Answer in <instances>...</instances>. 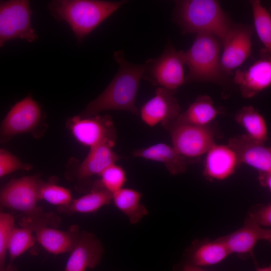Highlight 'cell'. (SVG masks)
<instances>
[{
    "instance_id": "obj_32",
    "label": "cell",
    "mask_w": 271,
    "mask_h": 271,
    "mask_svg": "<svg viewBox=\"0 0 271 271\" xmlns=\"http://www.w3.org/2000/svg\"><path fill=\"white\" fill-rule=\"evenodd\" d=\"M248 217L262 227L270 226V203L261 204L254 206L249 210Z\"/></svg>"
},
{
    "instance_id": "obj_12",
    "label": "cell",
    "mask_w": 271,
    "mask_h": 271,
    "mask_svg": "<svg viewBox=\"0 0 271 271\" xmlns=\"http://www.w3.org/2000/svg\"><path fill=\"white\" fill-rule=\"evenodd\" d=\"M270 53L263 48L259 59L249 67L234 71L232 81L238 87L243 98H252L270 87Z\"/></svg>"
},
{
    "instance_id": "obj_11",
    "label": "cell",
    "mask_w": 271,
    "mask_h": 271,
    "mask_svg": "<svg viewBox=\"0 0 271 271\" xmlns=\"http://www.w3.org/2000/svg\"><path fill=\"white\" fill-rule=\"evenodd\" d=\"M41 116L40 106L28 95L13 106L6 115L0 126V140L6 142L33 130L40 122Z\"/></svg>"
},
{
    "instance_id": "obj_23",
    "label": "cell",
    "mask_w": 271,
    "mask_h": 271,
    "mask_svg": "<svg viewBox=\"0 0 271 271\" xmlns=\"http://www.w3.org/2000/svg\"><path fill=\"white\" fill-rule=\"evenodd\" d=\"M112 194L96 181L90 192L77 199H73L67 206L58 207L61 213H90L96 212L112 201Z\"/></svg>"
},
{
    "instance_id": "obj_22",
    "label": "cell",
    "mask_w": 271,
    "mask_h": 271,
    "mask_svg": "<svg viewBox=\"0 0 271 271\" xmlns=\"http://www.w3.org/2000/svg\"><path fill=\"white\" fill-rule=\"evenodd\" d=\"M222 110L216 107L208 95H199L188 108L181 113L174 121L197 126H207L220 114Z\"/></svg>"
},
{
    "instance_id": "obj_16",
    "label": "cell",
    "mask_w": 271,
    "mask_h": 271,
    "mask_svg": "<svg viewBox=\"0 0 271 271\" xmlns=\"http://www.w3.org/2000/svg\"><path fill=\"white\" fill-rule=\"evenodd\" d=\"M64 271H86L100 262L104 253L103 245L91 232L81 231L79 239L70 252Z\"/></svg>"
},
{
    "instance_id": "obj_25",
    "label": "cell",
    "mask_w": 271,
    "mask_h": 271,
    "mask_svg": "<svg viewBox=\"0 0 271 271\" xmlns=\"http://www.w3.org/2000/svg\"><path fill=\"white\" fill-rule=\"evenodd\" d=\"M235 120L250 139L263 143L267 140L268 127L265 119L253 106L241 107L236 112Z\"/></svg>"
},
{
    "instance_id": "obj_7",
    "label": "cell",
    "mask_w": 271,
    "mask_h": 271,
    "mask_svg": "<svg viewBox=\"0 0 271 271\" xmlns=\"http://www.w3.org/2000/svg\"><path fill=\"white\" fill-rule=\"evenodd\" d=\"M32 14L29 1L0 2V48L13 39L33 42L38 39L32 27Z\"/></svg>"
},
{
    "instance_id": "obj_19",
    "label": "cell",
    "mask_w": 271,
    "mask_h": 271,
    "mask_svg": "<svg viewBox=\"0 0 271 271\" xmlns=\"http://www.w3.org/2000/svg\"><path fill=\"white\" fill-rule=\"evenodd\" d=\"M132 156L163 163L172 175L185 173L188 159L181 155L172 146L163 143L135 150Z\"/></svg>"
},
{
    "instance_id": "obj_5",
    "label": "cell",
    "mask_w": 271,
    "mask_h": 271,
    "mask_svg": "<svg viewBox=\"0 0 271 271\" xmlns=\"http://www.w3.org/2000/svg\"><path fill=\"white\" fill-rule=\"evenodd\" d=\"M222 41L207 34H197L194 43L184 52L188 72L185 83L209 82L224 86L230 83V78L223 71L221 62Z\"/></svg>"
},
{
    "instance_id": "obj_13",
    "label": "cell",
    "mask_w": 271,
    "mask_h": 271,
    "mask_svg": "<svg viewBox=\"0 0 271 271\" xmlns=\"http://www.w3.org/2000/svg\"><path fill=\"white\" fill-rule=\"evenodd\" d=\"M176 92L158 87L155 95L141 108L143 121L151 127L159 123L167 128L181 113L180 106L175 97Z\"/></svg>"
},
{
    "instance_id": "obj_3",
    "label": "cell",
    "mask_w": 271,
    "mask_h": 271,
    "mask_svg": "<svg viewBox=\"0 0 271 271\" xmlns=\"http://www.w3.org/2000/svg\"><path fill=\"white\" fill-rule=\"evenodd\" d=\"M175 12L176 21L183 33L209 34L222 42L234 23L214 0L177 1Z\"/></svg>"
},
{
    "instance_id": "obj_35",
    "label": "cell",
    "mask_w": 271,
    "mask_h": 271,
    "mask_svg": "<svg viewBox=\"0 0 271 271\" xmlns=\"http://www.w3.org/2000/svg\"><path fill=\"white\" fill-rule=\"evenodd\" d=\"M255 271H271V265H269L268 266L263 267L256 266Z\"/></svg>"
},
{
    "instance_id": "obj_34",
    "label": "cell",
    "mask_w": 271,
    "mask_h": 271,
    "mask_svg": "<svg viewBox=\"0 0 271 271\" xmlns=\"http://www.w3.org/2000/svg\"><path fill=\"white\" fill-rule=\"evenodd\" d=\"M180 271H207L202 267L195 265L186 260L181 265Z\"/></svg>"
},
{
    "instance_id": "obj_33",
    "label": "cell",
    "mask_w": 271,
    "mask_h": 271,
    "mask_svg": "<svg viewBox=\"0 0 271 271\" xmlns=\"http://www.w3.org/2000/svg\"><path fill=\"white\" fill-rule=\"evenodd\" d=\"M258 180L260 185L268 190L271 189V173L258 172Z\"/></svg>"
},
{
    "instance_id": "obj_29",
    "label": "cell",
    "mask_w": 271,
    "mask_h": 271,
    "mask_svg": "<svg viewBox=\"0 0 271 271\" xmlns=\"http://www.w3.org/2000/svg\"><path fill=\"white\" fill-rule=\"evenodd\" d=\"M98 182L112 194L123 188L127 178L124 170L121 166L113 164L99 175Z\"/></svg>"
},
{
    "instance_id": "obj_10",
    "label": "cell",
    "mask_w": 271,
    "mask_h": 271,
    "mask_svg": "<svg viewBox=\"0 0 271 271\" xmlns=\"http://www.w3.org/2000/svg\"><path fill=\"white\" fill-rule=\"evenodd\" d=\"M253 29L251 26L233 23L222 41L220 62L224 72L229 76L249 57Z\"/></svg>"
},
{
    "instance_id": "obj_31",
    "label": "cell",
    "mask_w": 271,
    "mask_h": 271,
    "mask_svg": "<svg viewBox=\"0 0 271 271\" xmlns=\"http://www.w3.org/2000/svg\"><path fill=\"white\" fill-rule=\"evenodd\" d=\"M31 165L24 163L10 152L0 149V178L18 170H30Z\"/></svg>"
},
{
    "instance_id": "obj_6",
    "label": "cell",
    "mask_w": 271,
    "mask_h": 271,
    "mask_svg": "<svg viewBox=\"0 0 271 271\" xmlns=\"http://www.w3.org/2000/svg\"><path fill=\"white\" fill-rule=\"evenodd\" d=\"M184 52L168 45L159 57L146 62L143 78L158 87L176 92L185 83Z\"/></svg>"
},
{
    "instance_id": "obj_20",
    "label": "cell",
    "mask_w": 271,
    "mask_h": 271,
    "mask_svg": "<svg viewBox=\"0 0 271 271\" xmlns=\"http://www.w3.org/2000/svg\"><path fill=\"white\" fill-rule=\"evenodd\" d=\"M231 254L221 237L215 240H197L187 252V261L198 266L216 264Z\"/></svg>"
},
{
    "instance_id": "obj_18",
    "label": "cell",
    "mask_w": 271,
    "mask_h": 271,
    "mask_svg": "<svg viewBox=\"0 0 271 271\" xmlns=\"http://www.w3.org/2000/svg\"><path fill=\"white\" fill-rule=\"evenodd\" d=\"M228 145L236 153L240 164H246L258 172L271 173V149L265 143L244 134L230 139Z\"/></svg>"
},
{
    "instance_id": "obj_8",
    "label": "cell",
    "mask_w": 271,
    "mask_h": 271,
    "mask_svg": "<svg viewBox=\"0 0 271 271\" xmlns=\"http://www.w3.org/2000/svg\"><path fill=\"white\" fill-rule=\"evenodd\" d=\"M167 129L173 148L188 160L205 155L216 143L215 133L210 125L197 126L174 122Z\"/></svg>"
},
{
    "instance_id": "obj_2",
    "label": "cell",
    "mask_w": 271,
    "mask_h": 271,
    "mask_svg": "<svg viewBox=\"0 0 271 271\" xmlns=\"http://www.w3.org/2000/svg\"><path fill=\"white\" fill-rule=\"evenodd\" d=\"M41 180L38 176L13 179L0 188V210L4 208L21 212L20 224L31 223L57 228L61 219L55 213L45 211L38 205Z\"/></svg>"
},
{
    "instance_id": "obj_14",
    "label": "cell",
    "mask_w": 271,
    "mask_h": 271,
    "mask_svg": "<svg viewBox=\"0 0 271 271\" xmlns=\"http://www.w3.org/2000/svg\"><path fill=\"white\" fill-rule=\"evenodd\" d=\"M20 225L31 228L36 240L48 252L54 254L71 252L76 244L81 232L77 225L71 226L67 231L36 224Z\"/></svg>"
},
{
    "instance_id": "obj_17",
    "label": "cell",
    "mask_w": 271,
    "mask_h": 271,
    "mask_svg": "<svg viewBox=\"0 0 271 271\" xmlns=\"http://www.w3.org/2000/svg\"><path fill=\"white\" fill-rule=\"evenodd\" d=\"M220 237L231 254L246 256L253 255V249L258 241H270L271 230L259 226L247 216L241 228Z\"/></svg>"
},
{
    "instance_id": "obj_9",
    "label": "cell",
    "mask_w": 271,
    "mask_h": 271,
    "mask_svg": "<svg viewBox=\"0 0 271 271\" xmlns=\"http://www.w3.org/2000/svg\"><path fill=\"white\" fill-rule=\"evenodd\" d=\"M67 126L79 143L90 148L101 144L111 147L115 145L116 130L109 115L84 118L76 115L68 120Z\"/></svg>"
},
{
    "instance_id": "obj_4",
    "label": "cell",
    "mask_w": 271,
    "mask_h": 271,
    "mask_svg": "<svg viewBox=\"0 0 271 271\" xmlns=\"http://www.w3.org/2000/svg\"><path fill=\"white\" fill-rule=\"evenodd\" d=\"M125 3L126 1L59 0L50 3L49 8L56 18L69 25L80 43Z\"/></svg>"
},
{
    "instance_id": "obj_26",
    "label": "cell",
    "mask_w": 271,
    "mask_h": 271,
    "mask_svg": "<svg viewBox=\"0 0 271 271\" xmlns=\"http://www.w3.org/2000/svg\"><path fill=\"white\" fill-rule=\"evenodd\" d=\"M14 226L9 236L7 252L10 256V263L7 267V271H14V269L12 267L14 261L32 247L36 240L31 228L25 226Z\"/></svg>"
},
{
    "instance_id": "obj_28",
    "label": "cell",
    "mask_w": 271,
    "mask_h": 271,
    "mask_svg": "<svg viewBox=\"0 0 271 271\" xmlns=\"http://www.w3.org/2000/svg\"><path fill=\"white\" fill-rule=\"evenodd\" d=\"M38 199L58 207L68 206L73 200L71 191L57 185L54 181H41L38 190Z\"/></svg>"
},
{
    "instance_id": "obj_21",
    "label": "cell",
    "mask_w": 271,
    "mask_h": 271,
    "mask_svg": "<svg viewBox=\"0 0 271 271\" xmlns=\"http://www.w3.org/2000/svg\"><path fill=\"white\" fill-rule=\"evenodd\" d=\"M106 144L90 148L86 157L80 164L76 173L79 181H85L94 175H98L109 166L116 163L122 157Z\"/></svg>"
},
{
    "instance_id": "obj_27",
    "label": "cell",
    "mask_w": 271,
    "mask_h": 271,
    "mask_svg": "<svg viewBox=\"0 0 271 271\" xmlns=\"http://www.w3.org/2000/svg\"><path fill=\"white\" fill-rule=\"evenodd\" d=\"M254 28L264 49L271 53V16L259 0L250 1Z\"/></svg>"
},
{
    "instance_id": "obj_15",
    "label": "cell",
    "mask_w": 271,
    "mask_h": 271,
    "mask_svg": "<svg viewBox=\"0 0 271 271\" xmlns=\"http://www.w3.org/2000/svg\"><path fill=\"white\" fill-rule=\"evenodd\" d=\"M237 155L229 145L215 143L205 154L203 175L210 181H222L232 175L239 166Z\"/></svg>"
},
{
    "instance_id": "obj_1",
    "label": "cell",
    "mask_w": 271,
    "mask_h": 271,
    "mask_svg": "<svg viewBox=\"0 0 271 271\" xmlns=\"http://www.w3.org/2000/svg\"><path fill=\"white\" fill-rule=\"evenodd\" d=\"M114 58L119 64L117 73L105 89L78 115L80 117H91L108 110H125L139 114L135 103L145 65L128 62L122 51L115 52Z\"/></svg>"
},
{
    "instance_id": "obj_24",
    "label": "cell",
    "mask_w": 271,
    "mask_h": 271,
    "mask_svg": "<svg viewBox=\"0 0 271 271\" xmlns=\"http://www.w3.org/2000/svg\"><path fill=\"white\" fill-rule=\"evenodd\" d=\"M142 196L143 194L136 190L122 188L112 194V201L129 222L136 224L149 212L146 206L141 203Z\"/></svg>"
},
{
    "instance_id": "obj_30",
    "label": "cell",
    "mask_w": 271,
    "mask_h": 271,
    "mask_svg": "<svg viewBox=\"0 0 271 271\" xmlns=\"http://www.w3.org/2000/svg\"><path fill=\"white\" fill-rule=\"evenodd\" d=\"M15 217L10 213L0 210V271H7L5 259L10 233L15 226Z\"/></svg>"
}]
</instances>
